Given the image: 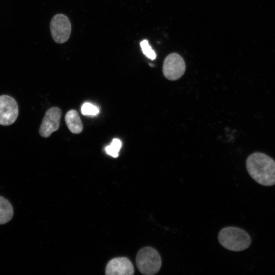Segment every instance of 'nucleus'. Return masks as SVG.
<instances>
[{
	"label": "nucleus",
	"mask_w": 275,
	"mask_h": 275,
	"mask_svg": "<svg viewBox=\"0 0 275 275\" xmlns=\"http://www.w3.org/2000/svg\"><path fill=\"white\" fill-rule=\"evenodd\" d=\"M246 167L250 176L262 185L275 184V161L266 154L255 152L246 160Z\"/></svg>",
	"instance_id": "obj_1"
},
{
	"label": "nucleus",
	"mask_w": 275,
	"mask_h": 275,
	"mask_svg": "<svg viewBox=\"0 0 275 275\" xmlns=\"http://www.w3.org/2000/svg\"><path fill=\"white\" fill-rule=\"evenodd\" d=\"M219 243L225 249L234 252L248 249L251 243L249 234L244 230L235 227H227L219 232Z\"/></svg>",
	"instance_id": "obj_2"
},
{
	"label": "nucleus",
	"mask_w": 275,
	"mask_h": 275,
	"mask_svg": "<svg viewBox=\"0 0 275 275\" xmlns=\"http://www.w3.org/2000/svg\"><path fill=\"white\" fill-rule=\"evenodd\" d=\"M161 257L155 249L145 246L140 249L136 257V264L139 270L145 275L157 273L161 266Z\"/></svg>",
	"instance_id": "obj_3"
},
{
	"label": "nucleus",
	"mask_w": 275,
	"mask_h": 275,
	"mask_svg": "<svg viewBox=\"0 0 275 275\" xmlns=\"http://www.w3.org/2000/svg\"><path fill=\"white\" fill-rule=\"evenodd\" d=\"M50 30L52 38L56 43H65L69 39L71 32L70 21L64 14H56L50 21Z\"/></svg>",
	"instance_id": "obj_4"
},
{
	"label": "nucleus",
	"mask_w": 275,
	"mask_h": 275,
	"mask_svg": "<svg viewBox=\"0 0 275 275\" xmlns=\"http://www.w3.org/2000/svg\"><path fill=\"white\" fill-rule=\"evenodd\" d=\"M186 69L183 59L178 53H172L164 59L162 72L164 77L170 80H176L182 77Z\"/></svg>",
	"instance_id": "obj_5"
},
{
	"label": "nucleus",
	"mask_w": 275,
	"mask_h": 275,
	"mask_svg": "<svg viewBox=\"0 0 275 275\" xmlns=\"http://www.w3.org/2000/svg\"><path fill=\"white\" fill-rule=\"evenodd\" d=\"M19 113L16 100L8 95L0 96V125L9 126L16 120Z\"/></svg>",
	"instance_id": "obj_6"
},
{
	"label": "nucleus",
	"mask_w": 275,
	"mask_h": 275,
	"mask_svg": "<svg viewBox=\"0 0 275 275\" xmlns=\"http://www.w3.org/2000/svg\"><path fill=\"white\" fill-rule=\"evenodd\" d=\"M61 111L58 107H52L45 113L39 128V134L43 138L49 137L59 127Z\"/></svg>",
	"instance_id": "obj_7"
},
{
	"label": "nucleus",
	"mask_w": 275,
	"mask_h": 275,
	"mask_svg": "<svg viewBox=\"0 0 275 275\" xmlns=\"http://www.w3.org/2000/svg\"><path fill=\"white\" fill-rule=\"evenodd\" d=\"M134 272L132 263L126 257L112 259L105 268V274L107 275H132Z\"/></svg>",
	"instance_id": "obj_8"
},
{
	"label": "nucleus",
	"mask_w": 275,
	"mask_h": 275,
	"mask_svg": "<svg viewBox=\"0 0 275 275\" xmlns=\"http://www.w3.org/2000/svg\"><path fill=\"white\" fill-rule=\"evenodd\" d=\"M65 120L68 129L72 133L78 134L82 131L83 126L77 111L74 109L68 111L65 115Z\"/></svg>",
	"instance_id": "obj_9"
},
{
	"label": "nucleus",
	"mask_w": 275,
	"mask_h": 275,
	"mask_svg": "<svg viewBox=\"0 0 275 275\" xmlns=\"http://www.w3.org/2000/svg\"><path fill=\"white\" fill-rule=\"evenodd\" d=\"M13 208L11 203L0 196V225L9 222L13 216Z\"/></svg>",
	"instance_id": "obj_10"
},
{
	"label": "nucleus",
	"mask_w": 275,
	"mask_h": 275,
	"mask_svg": "<svg viewBox=\"0 0 275 275\" xmlns=\"http://www.w3.org/2000/svg\"><path fill=\"white\" fill-rule=\"evenodd\" d=\"M122 143L118 139L113 140L110 145L106 147L105 151L106 153L113 157H117L119 155V151L121 148Z\"/></svg>",
	"instance_id": "obj_11"
},
{
	"label": "nucleus",
	"mask_w": 275,
	"mask_h": 275,
	"mask_svg": "<svg viewBox=\"0 0 275 275\" xmlns=\"http://www.w3.org/2000/svg\"><path fill=\"white\" fill-rule=\"evenodd\" d=\"M140 46L143 53L149 59L153 60L156 59V54L150 46L148 41L144 39L140 42Z\"/></svg>",
	"instance_id": "obj_12"
},
{
	"label": "nucleus",
	"mask_w": 275,
	"mask_h": 275,
	"mask_svg": "<svg viewBox=\"0 0 275 275\" xmlns=\"http://www.w3.org/2000/svg\"><path fill=\"white\" fill-rule=\"evenodd\" d=\"M81 112L84 115L95 116L99 113V110L95 105L86 102L82 105Z\"/></svg>",
	"instance_id": "obj_13"
}]
</instances>
